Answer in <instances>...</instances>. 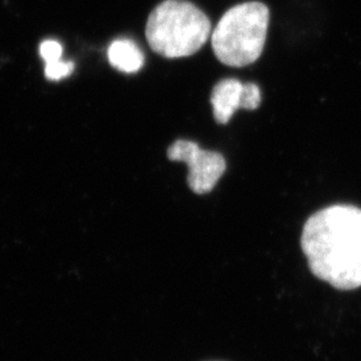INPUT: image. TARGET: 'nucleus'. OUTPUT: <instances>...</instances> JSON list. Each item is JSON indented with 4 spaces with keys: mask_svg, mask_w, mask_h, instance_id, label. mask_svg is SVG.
I'll list each match as a JSON object with an SVG mask.
<instances>
[{
    "mask_svg": "<svg viewBox=\"0 0 361 361\" xmlns=\"http://www.w3.org/2000/svg\"><path fill=\"white\" fill-rule=\"evenodd\" d=\"M74 68H75V66L71 61L59 60V61L49 62V63H46L44 76L49 81H60V80L71 75L74 72Z\"/></svg>",
    "mask_w": 361,
    "mask_h": 361,
    "instance_id": "0eeeda50",
    "label": "nucleus"
},
{
    "mask_svg": "<svg viewBox=\"0 0 361 361\" xmlns=\"http://www.w3.org/2000/svg\"><path fill=\"white\" fill-rule=\"evenodd\" d=\"M211 31V20L195 4L164 0L149 16L145 35L152 51L178 59L195 54Z\"/></svg>",
    "mask_w": 361,
    "mask_h": 361,
    "instance_id": "f03ea898",
    "label": "nucleus"
},
{
    "mask_svg": "<svg viewBox=\"0 0 361 361\" xmlns=\"http://www.w3.org/2000/svg\"><path fill=\"white\" fill-rule=\"evenodd\" d=\"M172 161H184L188 166V186L197 195H206L215 188L225 173V157L215 151L202 150L191 140H178L167 149Z\"/></svg>",
    "mask_w": 361,
    "mask_h": 361,
    "instance_id": "20e7f679",
    "label": "nucleus"
},
{
    "mask_svg": "<svg viewBox=\"0 0 361 361\" xmlns=\"http://www.w3.org/2000/svg\"><path fill=\"white\" fill-rule=\"evenodd\" d=\"M62 51L63 49H62L61 44L56 40L42 41L40 48H39L40 56L44 59L46 63L61 60Z\"/></svg>",
    "mask_w": 361,
    "mask_h": 361,
    "instance_id": "6e6552de",
    "label": "nucleus"
},
{
    "mask_svg": "<svg viewBox=\"0 0 361 361\" xmlns=\"http://www.w3.org/2000/svg\"><path fill=\"white\" fill-rule=\"evenodd\" d=\"M300 247L314 276L339 290L361 286V208L334 204L307 219Z\"/></svg>",
    "mask_w": 361,
    "mask_h": 361,
    "instance_id": "f257e3e1",
    "label": "nucleus"
},
{
    "mask_svg": "<svg viewBox=\"0 0 361 361\" xmlns=\"http://www.w3.org/2000/svg\"><path fill=\"white\" fill-rule=\"evenodd\" d=\"M269 25V10L259 1L229 8L212 33V48L219 61L245 67L261 56Z\"/></svg>",
    "mask_w": 361,
    "mask_h": 361,
    "instance_id": "7ed1b4c3",
    "label": "nucleus"
},
{
    "mask_svg": "<svg viewBox=\"0 0 361 361\" xmlns=\"http://www.w3.org/2000/svg\"><path fill=\"white\" fill-rule=\"evenodd\" d=\"M261 90L252 82L242 83L236 79L219 81L211 96L213 115L219 124H227L236 110H255L261 104Z\"/></svg>",
    "mask_w": 361,
    "mask_h": 361,
    "instance_id": "39448f33",
    "label": "nucleus"
},
{
    "mask_svg": "<svg viewBox=\"0 0 361 361\" xmlns=\"http://www.w3.org/2000/svg\"><path fill=\"white\" fill-rule=\"evenodd\" d=\"M108 59L114 68L126 74L137 73L143 67V51L130 39H117L108 48Z\"/></svg>",
    "mask_w": 361,
    "mask_h": 361,
    "instance_id": "423d86ee",
    "label": "nucleus"
}]
</instances>
